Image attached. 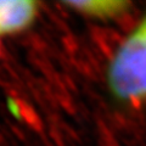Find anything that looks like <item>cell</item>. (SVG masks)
I'll return each instance as SVG.
<instances>
[{"instance_id": "obj_3", "label": "cell", "mask_w": 146, "mask_h": 146, "mask_svg": "<svg viewBox=\"0 0 146 146\" xmlns=\"http://www.w3.org/2000/svg\"><path fill=\"white\" fill-rule=\"evenodd\" d=\"M66 5L88 16L110 18L125 12L128 10V6H129V3L113 1V0H107V1L99 0V1H70L66 3Z\"/></svg>"}, {"instance_id": "obj_2", "label": "cell", "mask_w": 146, "mask_h": 146, "mask_svg": "<svg viewBox=\"0 0 146 146\" xmlns=\"http://www.w3.org/2000/svg\"><path fill=\"white\" fill-rule=\"evenodd\" d=\"M38 7L34 0H0V35L27 29L35 21Z\"/></svg>"}, {"instance_id": "obj_1", "label": "cell", "mask_w": 146, "mask_h": 146, "mask_svg": "<svg viewBox=\"0 0 146 146\" xmlns=\"http://www.w3.org/2000/svg\"><path fill=\"white\" fill-rule=\"evenodd\" d=\"M107 84L118 101H146V15L124 39L107 70Z\"/></svg>"}]
</instances>
